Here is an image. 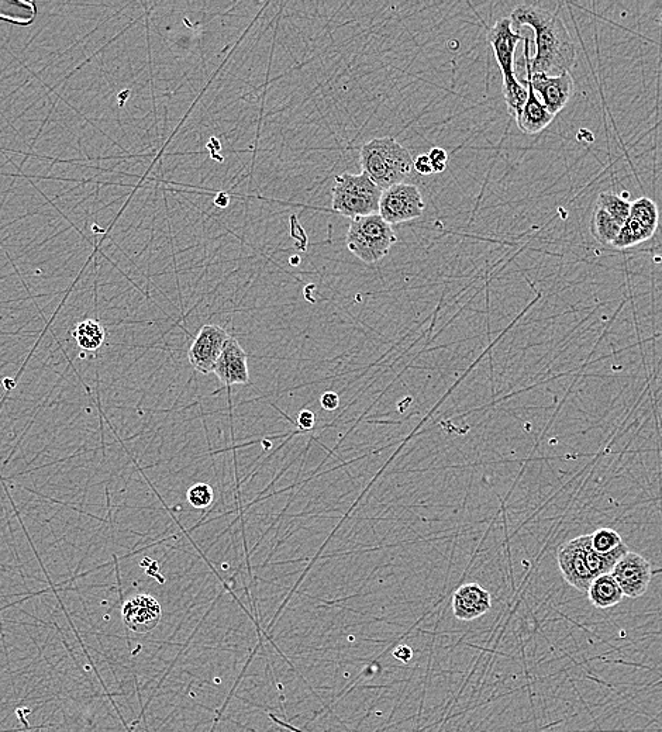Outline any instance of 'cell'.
<instances>
[{
  "instance_id": "cell-1",
  "label": "cell",
  "mask_w": 662,
  "mask_h": 732,
  "mask_svg": "<svg viewBox=\"0 0 662 732\" xmlns=\"http://www.w3.org/2000/svg\"><path fill=\"white\" fill-rule=\"evenodd\" d=\"M513 29L532 27L536 34V54L530 58L532 74H546L550 77L571 72L577 61V47L570 31L558 13L536 5H520L513 9Z\"/></svg>"
},
{
  "instance_id": "cell-2",
  "label": "cell",
  "mask_w": 662,
  "mask_h": 732,
  "mask_svg": "<svg viewBox=\"0 0 662 732\" xmlns=\"http://www.w3.org/2000/svg\"><path fill=\"white\" fill-rule=\"evenodd\" d=\"M361 168L382 191L405 183L415 172V158L392 137L374 138L361 145Z\"/></svg>"
},
{
  "instance_id": "cell-3",
  "label": "cell",
  "mask_w": 662,
  "mask_h": 732,
  "mask_svg": "<svg viewBox=\"0 0 662 732\" xmlns=\"http://www.w3.org/2000/svg\"><path fill=\"white\" fill-rule=\"evenodd\" d=\"M382 189L367 174L344 172L334 179L331 189V207L348 219L371 216L379 212Z\"/></svg>"
},
{
  "instance_id": "cell-4",
  "label": "cell",
  "mask_w": 662,
  "mask_h": 732,
  "mask_svg": "<svg viewBox=\"0 0 662 732\" xmlns=\"http://www.w3.org/2000/svg\"><path fill=\"white\" fill-rule=\"evenodd\" d=\"M398 243L391 224L385 222L379 213L357 217L351 220L346 237L348 251L365 264H375L389 254Z\"/></svg>"
},
{
  "instance_id": "cell-5",
  "label": "cell",
  "mask_w": 662,
  "mask_h": 732,
  "mask_svg": "<svg viewBox=\"0 0 662 732\" xmlns=\"http://www.w3.org/2000/svg\"><path fill=\"white\" fill-rule=\"evenodd\" d=\"M422 192L413 183H398L382 192L379 202V216L386 223L395 226L422 217L424 212Z\"/></svg>"
},
{
  "instance_id": "cell-6",
  "label": "cell",
  "mask_w": 662,
  "mask_h": 732,
  "mask_svg": "<svg viewBox=\"0 0 662 732\" xmlns=\"http://www.w3.org/2000/svg\"><path fill=\"white\" fill-rule=\"evenodd\" d=\"M523 60L526 62V75L532 84L534 92L539 96L543 105L550 110L553 115H558L565 106L570 102L572 93H574V79L571 72L550 77L546 74H532L530 71V40L524 39Z\"/></svg>"
},
{
  "instance_id": "cell-7",
  "label": "cell",
  "mask_w": 662,
  "mask_h": 732,
  "mask_svg": "<svg viewBox=\"0 0 662 732\" xmlns=\"http://www.w3.org/2000/svg\"><path fill=\"white\" fill-rule=\"evenodd\" d=\"M229 340V333L223 327L206 324L189 348V362L201 374H212Z\"/></svg>"
},
{
  "instance_id": "cell-8",
  "label": "cell",
  "mask_w": 662,
  "mask_h": 732,
  "mask_svg": "<svg viewBox=\"0 0 662 732\" xmlns=\"http://www.w3.org/2000/svg\"><path fill=\"white\" fill-rule=\"evenodd\" d=\"M586 538H588V534L579 535L574 540L567 541L564 545H561L557 552V561L558 566H560L562 578L565 579L568 585H571L572 588L582 593L588 592L589 586H591L593 579H595L591 569L586 564Z\"/></svg>"
},
{
  "instance_id": "cell-9",
  "label": "cell",
  "mask_w": 662,
  "mask_h": 732,
  "mask_svg": "<svg viewBox=\"0 0 662 732\" xmlns=\"http://www.w3.org/2000/svg\"><path fill=\"white\" fill-rule=\"evenodd\" d=\"M612 575L619 583L624 596L637 599L646 595L653 579V568L643 555L629 551L617 562Z\"/></svg>"
},
{
  "instance_id": "cell-10",
  "label": "cell",
  "mask_w": 662,
  "mask_h": 732,
  "mask_svg": "<svg viewBox=\"0 0 662 732\" xmlns=\"http://www.w3.org/2000/svg\"><path fill=\"white\" fill-rule=\"evenodd\" d=\"M519 31L513 29L510 17L498 20L495 26L488 31V40L491 43L493 54L501 68L503 79L515 78V54L517 44L524 41Z\"/></svg>"
},
{
  "instance_id": "cell-11",
  "label": "cell",
  "mask_w": 662,
  "mask_h": 732,
  "mask_svg": "<svg viewBox=\"0 0 662 732\" xmlns=\"http://www.w3.org/2000/svg\"><path fill=\"white\" fill-rule=\"evenodd\" d=\"M124 626L136 634H148L158 627L162 618L161 604L150 595H137L124 603Z\"/></svg>"
},
{
  "instance_id": "cell-12",
  "label": "cell",
  "mask_w": 662,
  "mask_h": 732,
  "mask_svg": "<svg viewBox=\"0 0 662 732\" xmlns=\"http://www.w3.org/2000/svg\"><path fill=\"white\" fill-rule=\"evenodd\" d=\"M213 374L219 378L224 386L248 385L250 383L248 355L236 338L230 337V340L227 341Z\"/></svg>"
},
{
  "instance_id": "cell-13",
  "label": "cell",
  "mask_w": 662,
  "mask_h": 732,
  "mask_svg": "<svg viewBox=\"0 0 662 732\" xmlns=\"http://www.w3.org/2000/svg\"><path fill=\"white\" fill-rule=\"evenodd\" d=\"M451 607L458 620H477L492 609V596L478 583H467L455 590Z\"/></svg>"
},
{
  "instance_id": "cell-14",
  "label": "cell",
  "mask_w": 662,
  "mask_h": 732,
  "mask_svg": "<svg viewBox=\"0 0 662 732\" xmlns=\"http://www.w3.org/2000/svg\"><path fill=\"white\" fill-rule=\"evenodd\" d=\"M527 96L526 105H524L522 113L515 120L517 127L523 131L524 134L529 136H536L541 131L547 129L551 123H553L554 115L543 105V102L539 99V96L534 92L532 84L529 79H526Z\"/></svg>"
},
{
  "instance_id": "cell-15",
  "label": "cell",
  "mask_w": 662,
  "mask_h": 732,
  "mask_svg": "<svg viewBox=\"0 0 662 732\" xmlns=\"http://www.w3.org/2000/svg\"><path fill=\"white\" fill-rule=\"evenodd\" d=\"M586 595L593 607L603 610L617 606L624 597L622 589L613 578L612 573H606V575L593 579Z\"/></svg>"
},
{
  "instance_id": "cell-16",
  "label": "cell",
  "mask_w": 662,
  "mask_h": 732,
  "mask_svg": "<svg viewBox=\"0 0 662 732\" xmlns=\"http://www.w3.org/2000/svg\"><path fill=\"white\" fill-rule=\"evenodd\" d=\"M72 336L81 350L95 352L105 343L106 331L98 320L88 319L75 326Z\"/></svg>"
},
{
  "instance_id": "cell-17",
  "label": "cell",
  "mask_w": 662,
  "mask_h": 732,
  "mask_svg": "<svg viewBox=\"0 0 662 732\" xmlns=\"http://www.w3.org/2000/svg\"><path fill=\"white\" fill-rule=\"evenodd\" d=\"M620 229L622 226L608 212L596 206L592 216L591 231L598 243L612 245L619 236Z\"/></svg>"
},
{
  "instance_id": "cell-18",
  "label": "cell",
  "mask_w": 662,
  "mask_h": 732,
  "mask_svg": "<svg viewBox=\"0 0 662 732\" xmlns=\"http://www.w3.org/2000/svg\"><path fill=\"white\" fill-rule=\"evenodd\" d=\"M654 234L655 233H653V231L648 230L647 227L643 226V224H640L637 220L629 217V219L626 220V223L623 224L622 229H620L619 236H617L612 247L616 248V250L633 248L636 247V245L644 243V241L650 240V238H653Z\"/></svg>"
},
{
  "instance_id": "cell-19",
  "label": "cell",
  "mask_w": 662,
  "mask_h": 732,
  "mask_svg": "<svg viewBox=\"0 0 662 732\" xmlns=\"http://www.w3.org/2000/svg\"><path fill=\"white\" fill-rule=\"evenodd\" d=\"M0 19L27 26L36 19V5L31 2H17V0L15 2L0 0Z\"/></svg>"
},
{
  "instance_id": "cell-20",
  "label": "cell",
  "mask_w": 662,
  "mask_h": 732,
  "mask_svg": "<svg viewBox=\"0 0 662 732\" xmlns=\"http://www.w3.org/2000/svg\"><path fill=\"white\" fill-rule=\"evenodd\" d=\"M503 96H505L510 116L516 120L520 116V113H522L523 107L526 105L527 96H529L527 86L519 82V79L516 77L503 79Z\"/></svg>"
},
{
  "instance_id": "cell-21",
  "label": "cell",
  "mask_w": 662,
  "mask_h": 732,
  "mask_svg": "<svg viewBox=\"0 0 662 732\" xmlns=\"http://www.w3.org/2000/svg\"><path fill=\"white\" fill-rule=\"evenodd\" d=\"M632 219L637 220L648 230L657 231L660 226V213H658V207L655 205L654 200L650 198H640L636 202L632 203V209H630V216Z\"/></svg>"
},
{
  "instance_id": "cell-22",
  "label": "cell",
  "mask_w": 662,
  "mask_h": 732,
  "mask_svg": "<svg viewBox=\"0 0 662 732\" xmlns=\"http://www.w3.org/2000/svg\"><path fill=\"white\" fill-rule=\"evenodd\" d=\"M596 206L608 212L620 226H623L626 220L629 219L630 209H632V203L627 202L622 196L609 192H602L599 195Z\"/></svg>"
},
{
  "instance_id": "cell-23",
  "label": "cell",
  "mask_w": 662,
  "mask_h": 732,
  "mask_svg": "<svg viewBox=\"0 0 662 732\" xmlns=\"http://www.w3.org/2000/svg\"><path fill=\"white\" fill-rule=\"evenodd\" d=\"M592 548L601 554L615 551L623 544L622 537L613 528H599L595 533L591 534Z\"/></svg>"
},
{
  "instance_id": "cell-24",
  "label": "cell",
  "mask_w": 662,
  "mask_h": 732,
  "mask_svg": "<svg viewBox=\"0 0 662 732\" xmlns=\"http://www.w3.org/2000/svg\"><path fill=\"white\" fill-rule=\"evenodd\" d=\"M186 499L195 509H206L215 500V492L208 483H195L188 489Z\"/></svg>"
},
{
  "instance_id": "cell-25",
  "label": "cell",
  "mask_w": 662,
  "mask_h": 732,
  "mask_svg": "<svg viewBox=\"0 0 662 732\" xmlns=\"http://www.w3.org/2000/svg\"><path fill=\"white\" fill-rule=\"evenodd\" d=\"M427 155H429V160L432 162L433 174H440V172L446 171L448 154L444 148L434 147Z\"/></svg>"
},
{
  "instance_id": "cell-26",
  "label": "cell",
  "mask_w": 662,
  "mask_h": 732,
  "mask_svg": "<svg viewBox=\"0 0 662 732\" xmlns=\"http://www.w3.org/2000/svg\"><path fill=\"white\" fill-rule=\"evenodd\" d=\"M320 405L327 412H333V410H336L340 406V397L337 393L326 392L322 396V399H320Z\"/></svg>"
},
{
  "instance_id": "cell-27",
  "label": "cell",
  "mask_w": 662,
  "mask_h": 732,
  "mask_svg": "<svg viewBox=\"0 0 662 732\" xmlns=\"http://www.w3.org/2000/svg\"><path fill=\"white\" fill-rule=\"evenodd\" d=\"M415 171L424 176L433 174L432 162L429 160V155H419V157L415 158Z\"/></svg>"
},
{
  "instance_id": "cell-28",
  "label": "cell",
  "mask_w": 662,
  "mask_h": 732,
  "mask_svg": "<svg viewBox=\"0 0 662 732\" xmlns=\"http://www.w3.org/2000/svg\"><path fill=\"white\" fill-rule=\"evenodd\" d=\"M315 424L316 417L313 412H310V410H302V412L299 413L298 426L301 427L303 431L312 430V428L315 427Z\"/></svg>"
},
{
  "instance_id": "cell-29",
  "label": "cell",
  "mask_w": 662,
  "mask_h": 732,
  "mask_svg": "<svg viewBox=\"0 0 662 732\" xmlns=\"http://www.w3.org/2000/svg\"><path fill=\"white\" fill-rule=\"evenodd\" d=\"M393 656H395L396 659H399V661H402L403 664H408L410 659H412L413 651L412 648L406 647V645H401V647H398L393 651Z\"/></svg>"
},
{
  "instance_id": "cell-30",
  "label": "cell",
  "mask_w": 662,
  "mask_h": 732,
  "mask_svg": "<svg viewBox=\"0 0 662 732\" xmlns=\"http://www.w3.org/2000/svg\"><path fill=\"white\" fill-rule=\"evenodd\" d=\"M215 203L216 206L226 207L227 205H229V198H227V196L223 195L222 193V195L217 196Z\"/></svg>"
}]
</instances>
